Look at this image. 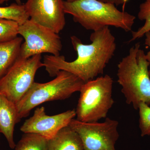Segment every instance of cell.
I'll return each mask as SVG.
<instances>
[{
    "mask_svg": "<svg viewBox=\"0 0 150 150\" xmlns=\"http://www.w3.org/2000/svg\"><path fill=\"white\" fill-rule=\"evenodd\" d=\"M56 77L45 83L34 82L16 104L19 119L27 117L33 108L44 103L63 100L79 92L84 83L71 73L60 71Z\"/></svg>",
    "mask_w": 150,
    "mask_h": 150,
    "instance_id": "4",
    "label": "cell"
},
{
    "mask_svg": "<svg viewBox=\"0 0 150 150\" xmlns=\"http://www.w3.org/2000/svg\"><path fill=\"white\" fill-rule=\"evenodd\" d=\"M149 64L139 43L129 50L118 65V82L126 103L138 110L141 103L150 105V77Z\"/></svg>",
    "mask_w": 150,
    "mask_h": 150,
    "instance_id": "3",
    "label": "cell"
},
{
    "mask_svg": "<svg viewBox=\"0 0 150 150\" xmlns=\"http://www.w3.org/2000/svg\"><path fill=\"white\" fill-rule=\"evenodd\" d=\"M112 78L108 75L84 83L81 88L76 116L79 121L98 122L106 118L114 104L112 97Z\"/></svg>",
    "mask_w": 150,
    "mask_h": 150,
    "instance_id": "5",
    "label": "cell"
},
{
    "mask_svg": "<svg viewBox=\"0 0 150 150\" xmlns=\"http://www.w3.org/2000/svg\"><path fill=\"white\" fill-rule=\"evenodd\" d=\"M1 132H0V135H1Z\"/></svg>",
    "mask_w": 150,
    "mask_h": 150,
    "instance_id": "23",
    "label": "cell"
},
{
    "mask_svg": "<svg viewBox=\"0 0 150 150\" xmlns=\"http://www.w3.org/2000/svg\"><path fill=\"white\" fill-rule=\"evenodd\" d=\"M23 41L21 37L0 43V79L4 76L19 56Z\"/></svg>",
    "mask_w": 150,
    "mask_h": 150,
    "instance_id": "13",
    "label": "cell"
},
{
    "mask_svg": "<svg viewBox=\"0 0 150 150\" xmlns=\"http://www.w3.org/2000/svg\"><path fill=\"white\" fill-rule=\"evenodd\" d=\"M82 142L83 150H116L118 121L109 118L103 122H84L73 119L69 125Z\"/></svg>",
    "mask_w": 150,
    "mask_h": 150,
    "instance_id": "8",
    "label": "cell"
},
{
    "mask_svg": "<svg viewBox=\"0 0 150 150\" xmlns=\"http://www.w3.org/2000/svg\"><path fill=\"white\" fill-rule=\"evenodd\" d=\"M48 150H83L79 136L69 126L48 140Z\"/></svg>",
    "mask_w": 150,
    "mask_h": 150,
    "instance_id": "12",
    "label": "cell"
},
{
    "mask_svg": "<svg viewBox=\"0 0 150 150\" xmlns=\"http://www.w3.org/2000/svg\"><path fill=\"white\" fill-rule=\"evenodd\" d=\"M76 116V110H69L54 115H48L44 107L35 109L31 117L25 120L20 128L23 133L40 135L47 139H52L61 129L69 126Z\"/></svg>",
    "mask_w": 150,
    "mask_h": 150,
    "instance_id": "9",
    "label": "cell"
},
{
    "mask_svg": "<svg viewBox=\"0 0 150 150\" xmlns=\"http://www.w3.org/2000/svg\"><path fill=\"white\" fill-rule=\"evenodd\" d=\"M15 150H48V140L38 134L24 133Z\"/></svg>",
    "mask_w": 150,
    "mask_h": 150,
    "instance_id": "14",
    "label": "cell"
},
{
    "mask_svg": "<svg viewBox=\"0 0 150 150\" xmlns=\"http://www.w3.org/2000/svg\"><path fill=\"white\" fill-rule=\"evenodd\" d=\"M10 0H0V5L4 3L7 2ZM15 1L16 4H21V0H14Z\"/></svg>",
    "mask_w": 150,
    "mask_h": 150,
    "instance_id": "21",
    "label": "cell"
},
{
    "mask_svg": "<svg viewBox=\"0 0 150 150\" xmlns=\"http://www.w3.org/2000/svg\"><path fill=\"white\" fill-rule=\"evenodd\" d=\"M18 34L25 40L22 44L18 58L28 59L43 53L60 56L63 46L61 38L48 28L29 19L19 25Z\"/></svg>",
    "mask_w": 150,
    "mask_h": 150,
    "instance_id": "7",
    "label": "cell"
},
{
    "mask_svg": "<svg viewBox=\"0 0 150 150\" xmlns=\"http://www.w3.org/2000/svg\"><path fill=\"white\" fill-rule=\"evenodd\" d=\"M66 1L68 2H73L74 1H76V0H66Z\"/></svg>",
    "mask_w": 150,
    "mask_h": 150,
    "instance_id": "22",
    "label": "cell"
},
{
    "mask_svg": "<svg viewBox=\"0 0 150 150\" xmlns=\"http://www.w3.org/2000/svg\"><path fill=\"white\" fill-rule=\"evenodd\" d=\"M139 126L141 136H150V107L149 105L142 102L139 105Z\"/></svg>",
    "mask_w": 150,
    "mask_h": 150,
    "instance_id": "18",
    "label": "cell"
},
{
    "mask_svg": "<svg viewBox=\"0 0 150 150\" xmlns=\"http://www.w3.org/2000/svg\"><path fill=\"white\" fill-rule=\"evenodd\" d=\"M103 2L110 3L113 4L115 6H119L123 4L127 1V0H98Z\"/></svg>",
    "mask_w": 150,
    "mask_h": 150,
    "instance_id": "20",
    "label": "cell"
},
{
    "mask_svg": "<svg viewBox=\"0 0 150 150\" xmlns=\"http://www.w3.org/2000/svg\"><path fill=\"white\" fill-rule=\"evenodd\" d=\"M70 38L77 58L69 62L63 56L46 55L43 62L49 76H56L60 71H65L86 83L103 74L116 48L115 38L109 27L93 31L90 38V44H84L75 35Z\"/></svg>",
    "mask_w": 150,
    "mask_h": 150,
    "instance_id": "1",
    "label": "cell"
},
{
    "mask_svg": "<svg viewBox=\"0 0 150 150\" xmlns=\"http://www.w3.org/2000/svg\"><path fill=\"white\" fill-rule=\"evenodd\" d=\"M16 104L0 93V132L4 134L9 146L14 149V131L16 124L20 121Z\"/></svg>",
    "mask_w": 150,
    "mask_h": 150,
    "instance_id": "11",
    "label": "cell"
},
{
    "mask_svg": "<svg viewBox=\"0 0 150 150\" xmlns=\"http://www.w3.org/2000/svg\"><path fill=\"white\" fill-rule=\"evenodd\" d=\"M19 25L10 20L0 19V43L7 42L18 37Z\"/></svg>",
    "mask_w": 150,
    "mask_h": 150,
    "instance_id": "17",
    "label": "cell"
},
{
    "mask_svg": "<svg viewBox=\"0 0 150 150\" xmlns=\"http://www.w3.org/2000/svg\"><path fill=\"white\" fill-rule=\"evenodd\" d=\"M41 54L26 59L18 58L0 79V93L16 104L35 82L38 69L44 67Z\"/></svg>",
    "mask_w": 150,
    "mask_h": 150,
    "instance_id": "6",
    "label": "cell"
},
{
    "mask_svg": "<svg viewBox=\"0 0 150 150\" xmlns=\"http://www.w3.org/2000/svg\"><path fill=\"white\" fill-rule=\"evenodd\" d=\"M64 0H27L25 4L30 19L59 34L65 26Z\"/></svg>",
    "mask_w": 150,
    "mask_h": 150,
    "instance_id": "10",
    "label": "cell"
},
{
    "mask_svg": "<svg viewBox=\"0 0 150 150\" xmlns=\"http://www.w3.org/2000/svg\"><path fill=\"white\" fill-rule=\"evenodd\" d=\"M63 5L65 14L71 15L74 21L86 29L93 31L111 26L129 32L136 18L133 15L119 11L113 4L98 0L64 1Z\"/></svg>",
    "mask_w": 150,
    "mask_h": 150,
    "instance_id": "2",
    "label": "cell"
},
{
    "mask_svg": "<svg viewBox=\"0 0 150 150\" xmlns=\"http://www.w3.org/2000/svg\"><path fill=\"white\" fill-rule=\"evenodd\" d=\"M0 19L16 22L19 25L30 19L24 5L12 4L6 7H0Z\"/></svg>",
    "mask_w": 150,
    "mask_h": 150,
    "instance_id": "15",
    "label": "cell"
},
{
    "mask_svg": "<svg viewBox=\"0 0 150 150\" xmlns=\"http://www.w3.org/2000/svg\"><path fill=\"white\" fill-rule=\"evenodd\" d=\"M145 44L148 46L150 48L149 51H148L146 54V58L149 64V72L150 77V31L146 33L145 34Z\"/></svg>",
    "mask_w": 150,
    "mask_h": 150,
    "instance_id": "19",
    "label": "cell"
},
{
    "mask_svg": "<svg viewBox=\"0 0 150 150\" xmlns=\"http://www.w3.org/2000/svg\"><path fill=\"white\" fill-rule=\"evenodd\" d=\"M138 16L140 20L144 21L145 23L137 31L132 32V38L129 42L141 38L150 31V0H145L140 4Z\"/></svg>",
    "mask_w": 150,
    "mask_h": 150,
    "instance_id": "16",
    "label": "cell"
}]
</instances>
